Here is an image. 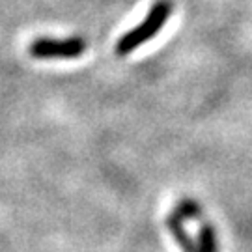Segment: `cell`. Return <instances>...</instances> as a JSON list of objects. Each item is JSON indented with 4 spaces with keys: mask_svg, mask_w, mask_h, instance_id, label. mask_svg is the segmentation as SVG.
Returning <instances> with one entry per match:
<instances>
[{
    "mask_svg": "<svg viewBox=\"0 0 252 252\" xmlns=\"http://www.w3.org/2000/svg\"><path fill=\"white\" fill-rule=\"evenodd\" d=\"M198 252H219V239L211 222H202L198 228Z\"/></svg>",
    "mask_w": 252,
    "mask_h": 252,
    "instance_id": "cell-4",
    "label": "cell"
},
{
    "mask_svg": "<svg viewBox=\"0 0 252 252\" xmlns=\"http://www.w3.org/2000/svg\"><path fill=\"white\" fill-rule=\"evenodd\" d=\"M166 228L170 230L172 237L176 239V243L180 245V249L183 252H198V247L196 243L192 241V237L187 234V230L183 228V220H181L180 217L176 215L174 211H170L168 215H166Z\"/></svg>",
    "mask_w": 252,
    "mask_h": 252,
    "instance_id": "cell-3",
    "label": "cell"
},
{
    "mask_svg": "<svg viewBox=\"0 0 252 252\" xmlns=\"http://www.w3.org/2000/svg\"><path fill=\"white\" fill-rule=\"evenodd\" d=\"M174 213L180 217L181 220H198L202 217V207L196 200L181 198L174 207Z\"/></svg>",
    "mask_w": 252,
    "mask_h": 252,
    "instance_id": "cell-5",
    "label": "cell"
},
{
    "mask_svg": "<svg viewBox=\"0 0 252 252\" xmlns=\"http://www.w3.org/2000/svg\"><path fill=\"white\" fill-rule=\"evenodd\" d=\"M172 13V2L170 0H157L152 6L150 13L146 15V19L135 27L133 30L126 32L124 36L118 39L116 43V54L118 56H127L133 51H136L138 47L150 41L152 37H155V34L161 30Z\"/></svg>",
    "mask_w": 252,
    "mask_h": 252,
    "instance_id": "cell-1",
    "label": "cell"
},
{
    "mask_svg": "<svg viewBox=\"0 0 252 252\" xmlns=\"http://www.w3.org/2000/svg\"><path fill=\"white\" fill-rule=\"evenodd\" d=\"M86 51V41L81 36H73L67 39H51L39 37L32 41L28 53L36 60H51V58H77Z\"/></svg>",
    "mask_w": 252,
    "mask_h": 252,
    "instance_id": "cell-2",
    "label": "cell"
}]
</instances>
